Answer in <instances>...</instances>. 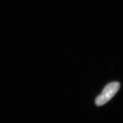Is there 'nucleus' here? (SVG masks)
<instances>
[{"label":"nucleus","mask_w":123,"mask_h":123,"mask_svg":"<svg viewBox=\"0 0 123 123\" xmlns=\"http://www.w3.org/2000/svg\"><path fill=\"white\" fill-rule=\"evenodd\" d=\"M120 84L119 82H112L107 84L104 87L102 92L95 99V104L97 106H101L108 102L114 97L119 91Z\"/></svg>","instance_id":"nucleus-1"}]
</instances>
